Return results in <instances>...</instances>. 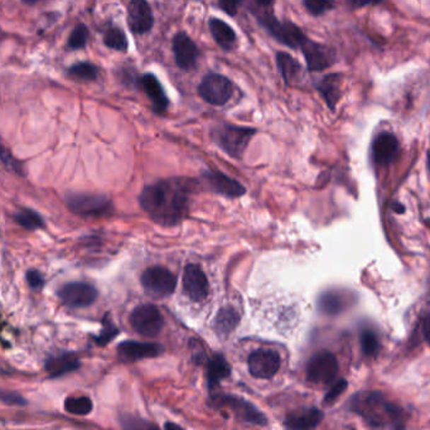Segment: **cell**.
Returning <instances> with one entry per match:
<instances>
[{
    "mask_svg": "<svg viewBox=\"0 0 430 430\" xmlns=\"http://www.w3.org/2000/svg\"><path fill=\"white\" fill-rule=\"evenodd\" d=\"M280 356L273 349H256L248 359V367L251 376L267 380L279 371Z\"/></svg>",
    "mask_w": 430,
    "mask_h": 430,
    "instance_id": "13",
    "label": "cell"
},
{
    "mask_svg": "<svg viewBox=\"0 0 430 430\" xmlns=\"http://www.w3.org/2000/svg\"><path fill=\"white\" fill-rule=\"evenodd\" d=\"M163 352V347L158 343L124 341L117 346V357L124 362H135L158 357Z\"/></svg>",
    "mask_w": 430,
    "mask_h": 430,
    "instance_id": "17",
    "label": "cell"
},
{
    "mask_svg": "<svg viewBox=\"0 0 430 430\" xmlns=\"http://www.w3.org/2000/svg\"><path fill=\"white\" fill-rule=\"evenodd\" d=\"M399 153V141L394 134H378L372 143V158L378 165H389L393 163Z\"/></svg>",
    "mask_w": 430,
    "mask_h": 430,
    "instance_id": "19",
    "label": "cell"
},
{
    "mask_svg": "<svg viewBox=\"0 0 430 430\" xmlns=\"http://www.w3.org/2000/svg\"><path fill=\"white\" fill-rule=\"evenodd\" d=\"M140 86L146 91L148 98L151 99L153 109L158 114H163L169 106V99L167 93H164L161 82L153 74H146L140 77Z\"/></svg>",
    "mask_w": 430,
    "mask_h": 430,
    "instance_id": "20",
    "label": "cell"
},
{
    "mask_svg": "<svg viewBox=\"0 0 430 430\" xmlns=\"http://www.w3.org/2000/svg\"><path fill=\"white\" fill-rule=\"evenodd\" d=\"M255 134V129L221 124L214 129L212 139L215 140L216 144L230 157L241 159Z\"/></svg>",
    "mask_w": 430,
    "mask_h": 430,
    "instance_id": "3",
    "label": "cell"
},
{
    "mask_svg": "<svg viewBox=\"0 0 430 430\" xmlns=\"http://www.w3.org/2000/svg\"><path fill=\"white\" fill-rule=\"evenodd\" d=\"M172 48L175 53V64L180 70L191 71L196 67L199 57V50L190 35H186L185 32H178L173 37Z\"/></svg>",
    "mask_w": 430,
    "mask_h": 430,
    "instance_id": "15",
    "label": "cell"
},
{
    "mask_svg": "<svg viewBox=\"0 0 430 430\" xmlns=\"http://www.w3.org/2000/svg\"><path fill=\"white\" fill-rule=\"evenodd\" d=\"M183 291L192 302L199 303L209 296V284L202 267L188 264L183 272Z\"/></svg>",
    "mask_w": 430,
    "mask_h": 430,
    "instance_id": "14",
    "label": "cell"
},
{
    "mask_svg": "<svg viewBox=\"0 0 430 430\" xmlns=\"http://www.w3.org/2000/svg\"><path fill=\"white\" fill-rule=\"evenodd\" d=\"M1 400L6 404L9 405H25L27 401L24 400L22 396L17 394V393H8V391H3L1 393Z\"/></svg>",
    "mask_w": 430,
    "mask_h": 430,
    "instance_id": "40",
    "label": "cell"
},
{
    "mask_svg": "<svg viewBox=\"0 0 430 430\" xmlns=\"http://www.w3.org/2000/svg\"><path fill=\"white\" fill-rule=\"evenodd\" d=\"M209 30L216 43L223 51H231L236 46L238 37L235 30L220 18H211L209 22Z\"/></svg>",
    "mask_w": 430,
    "mask_h": 430,
    "instance_id": "23",
    "label": "cell"
},
{
    "mask_svg": "<svg viewBox=\"0 0 430 430\" xmlns=\"http://www.w3.org/2000/svg\"><path fill=\"white\" fill-rule=\"evenodd\" d=\"M59 298L69 308H85L96 301L98 291L88 283L74 281L59 288Z\"/></svg>",
    "mask_w": 430,
    "mask_h": 430,
    "instance_id": "12",
    "label": "cell"
},
{
    "mask_svg": "<svg viewBox=\"0 0 430 430\" xmlns=\"http://www.w3.org/2000/svg\"><path fill=\"white\" fill-rule=\"evenodd\" d=\"M347 1H349V4L352 9H359V8H364V6L378 4L383 0H347Z\"/></svg>",
    "mask_w": 430,
    "mask_h": 430,
    "instance_id": "42",
    "label": "cell"
},
{
    "mask_svg": "<svg viewBox=\"0 0 430 430\" xmlns=\"http://www.w3.org/2000/svg\"><path fill=\"white\" fill-rule=\"evenodd\" d=\"M277 64L286 85H291L302 79V66L289 53H277Z\"/></svg>",
    "mask_w": 430,
    "mask_h": 430,
    "instance_id": "26",
    "label": "cell"
},
{
    "mask_svg": "<svg viewBox=\"0 0 430 430\" xmlns=\"http://www.w3.org/2000/svg\"><path fill=\"white\" fill-rule=\"evenodd\" d=\"M303 4L306 9L315 17L325 14L333 8L332 0H303Z\"/></svg>",
    "mask_w": 430,
    "mask_h": 430,
    "instance_id": "36",
    "label": "cell"
},
{
    "mask_svg": "<svg viewBox=\"0 0 430 430\" xmlns=\"http://www.w3.org/2000/svg\"><path fill=\"white\" fill-rule=\"evenodd\" d=\"M128 24L132 32L136 35H146L151 32L154 24V17L151 6L146 0L129 1Z\"/></svg>",
    "mask_w": 430,
    "mask_h": 430,
    "instance_id": "16",
    "label": "cell"
},
{
    "mask_svg": "<svg viewBox=\"0 0 430 430\" xmlns=\"http://www.w3.org/2000/svg\"><path fill=\"white\" fill-rule=\"evenodd\" d=\"M301 51L306 59L309 72L327 70L337 61V54L333 48L323 43L312 41L310 38L304 42V45L301 47Z\"/></svg>",
    "mask_w": 430,
    "mask_h": 430,
    "instance_id": "11",
    "label": "cell"
},
{
    "mask_svg": "<svg viewBox=\"0 0 430 430\" xmlns=\"http://www.w3.org/2000/svg\"><path fill=\"white\" fill-rule=\"evenodd\" d=\"M141 285L146 293L156 298H165L172 296L177 286V277L168 270L167 267H148L141 274Z\"/></svg>",
    "mask_w": 430,
    "mask_h": 430,
    "instance_id": "7",
    "label": "cell"
},
{
    "mask_svg": "<svg viewBox=\"0 0 430 430\" xmlns=\"http://www.w3.org/2000/svg\"><path fill=\"white\" fill-rule=\"evenodd\" d=\"M204 178L209 183L212 191H215L216 193L222 194L225 197H241L246 193L245 187L240 182L221 172L207 170L204 173Z\"/></svg>",
    "mask_w": 430,
    "mask_h": 430,
    "instance_id": "18",
    "label": "cell"
},
{
    "mask_svg": "<svg viewBox=\"0 0 430 430\" xmlns=\"http://www.w3.org/2000/svg\"><path fill=\"white\" fill-rule=\"evenodd\" d=\"M351 412L360 415L371 428H401L402 412L378 391L356 394L349 402Z\"/></svg>",
    "mask_w": 430,
    "mask_h": 430,
    "instance_id": "2",
    "label": "cell"
},
{
    "mask_svg": "<svg viewBox=\"0 0 430 430\" xmlns=\"http://www.w3.org/2000/svg\"><path fill=\"white\" fill-rule=\"evenodd\" d=\"M27 281L32 289H42V286L45 284V279H43L42 274L37 270H30L27 273Z\"/></svg>",
    "mask_w": 430,
    "mask_h": 430,
    "instance_id": "38",
    "label": "cell"
},
{
    "mask_svg": "<svg viewBox=\"0 0 430 430\" xmlns=\"http://www.w3.org/2000/svg\"><path fill=\"white\" fill-rule=\"evenodd\" d=\"M337 359L331 352H318L309 360L307 365V380L318 385L331 384L337 378Z\"/></svg>",
    "mask_w": 430,
    "mask_h": 430,
    "instance_id": "10",
    "label": "cell"
},
{
    "mask_svg": "<svg viewBox=\"0 0 430 430\" xmlns=\"http://www.w3.org/2000/svg\"><path fill=\"white\" fill-rule=\"evenodd\" d=\"M207 383L211 391L217 388L222 380L231 375V367L222 355H214L207 360Z\"/></svg>",
    "mask_w": 430,
    "mask_h": 430,
    "instance_id": "25",
    "label": "cell"
},
{
    "mask_svg": "<svg viewBox=\"0 0 430 430\" xmlns=\"http://www.w3.org/2000/svg\"><path fill=\"white\" fill-rule=\"evenodd\" d=\"M70 211L81 217H103L112 209L110 198L98 193H71L66 197Z\"/></svg>",
    "mask_w": 430,
    "mask_h": 430,
    "instance_id": "6",
    "label": "cell"
},
{
    "mask_svg": "<svg viewBox=\"0 0 430 430\" xmlns=\"http://www.w3.org/2000/svg\"><path fill=\"white\" fill-rule=\"evenodd\" d=\"M349 296H344L339 291H326L325 294L320 296L318 308L323 313L333 315L343 312L349 307Z\"/></svg>",
    "mask_w": 430,
    "mask_h": 430,
    "instance_id": "28",
    "label": "cell"
},
{
    "mask_svg": "<svg viewBox=\"0 0 430 430\" xmlns=\"http://www.w3.org/2000/svg\"><path fill=\"white\" fill-rule=\"evenodd\" d=\"M81 362L71 354H61L59 356H51L46 361V370L50 378H57L64 376L69 372H74L80 368Z\"/></svg>",
    "mask_w": 430,
    "mask_h": 430,
    "instance_id": "24",
    "label": "cell"
},
{
    "mask_svg": "<svg viewBox=\"0 0 430 430\" xmlns=\"http://www.w3.org/2000/svg\"><path fill=\"white\" fill-rule=\"evenodd\" d=\"M22 1H23L24 4H28V6H35V4H37V3H38V1H41V0H22Z\"/></svg>",
    "mask_w": 430,
    "mask_h": 430,
    "instance_id": "45",
    "label": "cell"
},
{
    "mask_svg": "<svg viewBox=\"0 0 430 430\" xmlns=\"http://www.w3.org/2000/svg\"><path fill=\"white\" fill-rule=\"evenodd\" d=\"M259 21L262 27L273 35L277 41L293 50H301L304 42L309 37L303 33V30L291 22H280L278 18L269 12H264L259 16Z\"/></svg>",
    "mask_w": 430,
    "mask_h": 430,
    "instance_id": "5",
    "label": "cell"
},
{
    "mask_svg": "<svg viewBox=\"0 0 430 430\" xmlns=\"http://www.w3.org/2000/svg\"><path fill=\"white\" fill-rule=\"evenodd\" d=\"M88 28L85 24H77L69 37V47L71 50H82L88 45Z\"/></svg>",
    "mask_w": 430,
    "mask_h": 430,
    "instance_id": "34",
    "label": "cell"
},
{
    "mask_svg": "<svg viewBox=\"0 0 430 430\" xmlns=\"http://www.w3.org/2000/svg\"><path fill=\"white\" fill-rule=\"evenodd\" d=\"M347 381L346 380H339L337 384L335 385L333 388H332L330 391H328V394H327L326 397H325V401H326L327 404H331L333 401L337 399L338 396L342 395L343 393H344V390L347 389Z\"/></svg>",
    "mask_w": 430,
    "mask_h": 430,
    "instance_id": "37",
    "label": "cell"
},
{
    "mask_svg": "<svg viewBox=\"0 0 430 430\" xmlns=\"http://www.w3.org/2000/svg\"><path fill=\"white\" fill-rule=\"evenodd\" d=\"M67 72L75 80L91 82L98 80L100 70L99 67L96 64H93V62L83 61V62H77V64H72L71 67H69Z\"/></svg>",
    "mask_w": 430,
    "mask_h": 430,
    "instance_id": "29",
    "label": "cell"
},
{
    "mask_svg": "<svg viewBox=\"0 0 430 430\" xmlns=\"http://www.w3.org/2000/svg\"><path fill=\"white\" fill-rule=\"evenodd\" d=\"M423 332H424L425 339H426V342L429 343L430 346V313L428 314L426 318H425Z\"/></svg>",
    "mask_w": 430,
    "mask_h": 430,
    "instance_id": "43",
    "label": "cell"
},
{
    "mask_svg": "<svg viewBox=\"0 0 430 430\" xmlns=\"http://www.w3.org/2000/svg\"><path fill=\"white\" fill-rule=\"evenodd\" d=\"M164 428H180V425L170 424V423H167V424L164 425Z\"/></svg>",
    "mask_w": 430,
    "mask_h": 430,
    "instance_id": "46",
    "label": "cell"
},
{
    "mask_svg": "<svg viewBox=\"0 0 430 430\" xmlns=\"http://www.w3.org/2000/svg\"><path fill=\"white\" fill-rule=\"evenodd\" d=\"M342 74H330L325 76L317 86L318 93L332 111L336 110L338 101L342 96Z\"/></svg>",
    "mask_w": 430,
    "mask_h": 430,
    "instance_id": "21",
    "label": "cell"
},
{
    "mask_svg": "<svg viewBox=\"0 0 430 430\" xmlns=\"http://www.w3.org/2000/svg\"><path fill=\"white\" fill-rule=\"evenodd\" d=\"M196 182L190 178H168L146 186L140 193V207L151 220L172 227L183 221L190 209Z\"/></svg>",
    "mask_w": 430,
    "mask_h": 430,
    "instance_id": "1",
    "label": "cell"
},
{
    "mask_svg": "<svg viewBox=\"0 0 430 430\" xmlns=\"http://www.w3.org/2000/svg\"><path fill=\"white\" fill-rule=\"evenodd\" d=\"M1 159H3V163L6 164V167L9 169H12L14 172H17L18 175H22L23 172H22V167H21V163L17 162L14 158L6 151V149H3V153H1Z\"/></svg>",
    "mask_w": 430,
    "mask_h": 430,
    "instance_id": "41",
    "label": "cell"
},
{
    "mask_svg": "<svg viewBox=\"0 0 430 430\" xmlns=\"http://www.w3.org/2000/svg\"><path fill=\"white\" fill-rule=\"evenodd\" d=\"M256 3L262 8H267V6H272L274 3V0H255Z\"/></svg>",
    "mask_w": 430,
    "mask_h": 430,
    "instance_id": "44",
    "label": "cell"
},
{
    "mask_svg": "<svg viewBox=\"0 0 430 430\" xmlns=\"http://www.w3.org/2000/svg\"><path fill=\"white\" fill-rule=\"evenodd\" d=\"M240 323V314L233 307H223L214 320V330L220 337H227Z\"/></svg>",
    "mask_w": 430,
    "mask_h": 430,
    "instance_id": "27",
    "label": "cell"
},
{
    "mask_svg": "<svg viewBox=\"0 0 430 430\" xmlns=\"http://www.w3.org/2000/svg\"><path fill=\"white\" fill-rule=\"evenodd\" d=\"M428 165H429V170H430V154H428Z\"/></svg>",
    "mask_w": 430,
    "mask_h": 430,
    "instance_id": "47",
    "label": "cell"
},
{
    "mask_svg": "<svg viewBox=\"0 0 430 430\" xmlns=\"http://www.w3.org/2000/svg\"><path fill=\"white\" fill-rule=\"evenodd\" d=\"M233 82L226 76L209 72L198 85V95L211 105L222 106L233 98Z\"/></svg>",
    "mask_w": 430,
    "mask_h": 430,
    "instance_id": "8",
    "label": "cell"
},
{
    "mask_svg": "<svg viewBox=\"0 0 430 430\" xmlns=\"http://www.w3.org/2000/svg\"><path fill=\"white\" fill-rule=\"evenodd\" d=\"M361 349L368 357L376 356L380 351V339L373 331L366 330L361 333Z\"/></svg>",
    "mask_w": 430,
    "mask_h": 430,
    "instance_id": "33",
    "label": "cell"
},
{
    "mask_svg": "<svg viewBox=\"0 0 430 430\" xmlns=\"http://www.w3.org/2000/svg\"><path fill=\"white\" fill-rule=\"evenodd\" d=\"M323 419V413L317 407H308L291 413L285 418L284 424L289 429H313Z\"/></svg>",
    "mask_w": 430,
    "mask_h": 430,
    "instance_id": "22",
    "label": "cell"
},
{
    "mask_svg": "<svg viewBox=\"0 0 430 430\" xmlns=\"http://www.w3.org/2000/svg\"><path fill=\"white\" fill-rule=\"evenodd\" d=\"M219 3L228 16H235L240 6L244 3V0H219Z\"/></svg>",
    "mask_w": 430,
    "mask_h": 430,
    "instance_id": "39",
    "label": "cell"
},
{
    "mask_svg": "<svg viewBox=\"0 0 430 430\" xmlns=\"http://www.w3.org/2000/svg\"><path fill=\"white\" fill-rule=\"evenodd\" d=\"M103 40H104L105 46L109 47L111 50H115L119 52L128 51V38L124 33V30L117 27H110L105 30Z\"/></svg>",
    "mask_w": 430,
    "mask_h": 430,
    "instance_id": "31",
    "label": "cell"
},
{
    "mask_svg": "<svg viewBox=\"0 0 430 430\" xmlns=\"http://www.w3.org/2000/svg\"><path fill=\"white\" fill-rule=\"evenodd\" d=\"M13 219L19 226L24 227L25 230H38L45 226L42 216L30 209H18Z\"/></svg>",
    "mask_w": 430,
    "mask_h": 430,
    "instance_id": "30",
    "label": "cell"
},
{
    "mask_svg": "<svg viewBox=\"0 0 430 430\" xmlns=\"http://www.w3.org/2000/svg\"><path fill=\"white\" fill-rule=\"evenodd\" d=\"M212 407L219 410H230L233 418L252 425H267V419L257 407L243 397L235 395H214L211 397Z\"/></svg>",
    "mask_w": 430,
    "mask_h": 430,
    "instance_id": "4",
    "label": "cell"
},
{
    "mask_svg": "<svg viewBox=\"0 0 430 430\" xmlns=\"http://www.w3.org/2000/svg\"><path fill=\"white\" fill-rule=\"evenodd\" d=\"M93 400L88 396H71L64 400V409L72 415H88L93 412Z\"/></svg>",
    "mask_w": 430,
    "mask_h": 430,
    "instance_id": "32",
    "label": "cell"
},
{
    "mask_svg": "<svg viewBox=\"0 0 430 430\" xmlns=\"http://www.w3.org/2000/svg\"><path fill=\"white\" fill-rule=\"evenodd\" d=\"M130 325L143 337H156L163 328L164 320L159 309L153 304H141L130 314Z\"/></svg>",
    "mask_w": 430,
    "mask_h": 430,
    "instance_id": "9",
    "label": "cell"
},
{
    "mask_svg": "<svg viewBox=\"0 0 430 430\" xmlns=\"http://www.w3.org/2000/svg\"><path fill=\"white\" fill-rule=\"evenodd\" d=\"M117 335H119V328L106 315L104 322H103V331L99 336L93 338H95V342L98 343L99 346H105V344H108L114 338L117 337Z\"/></svg>",
    "mask_w": 430,
    "mask_h": 430,
    "instance_id": "35",
    "label": "cell"
}]
</instances>
